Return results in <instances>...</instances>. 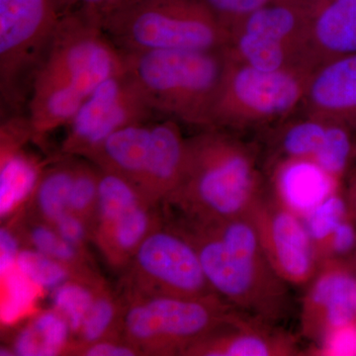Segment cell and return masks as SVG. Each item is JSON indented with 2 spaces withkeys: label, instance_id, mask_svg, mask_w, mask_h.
I'll list each match as a JSON object with an SVG mask.
<instances>
[{
  "label": "cell",
  "instance_id": "6da1fadb",
  "mask_svg": "<svg viewBox=\"0 0 356 356\" xmlns=\"http://www.w3.org/2000/svg\"><path fill=\"white\" fill-rule=\"evenodd\" d=\"M124 70L123 54L95 11H64L28 99L32 140L67 125L98 86Z\"/></svg>",
  "mask_w": 356,
  "mask_h": 356
},
{
  "label": "cell",
  "instance_id": "7a4b0ae2",
  "mask_svg": "<svg viewBox=\"0 0 356 356\" xmlns=\"http://www.w3.org/2000/svg\"><path fill=\"white\" fill-rule=\"evenodd\" d=\"M195 248L211 287L241 313L275 322L286 309L285 281L269 264L250 215L226 221L177 227Z\"/></svg>",
  "mask_w": 356,
  "mask_h": 356
},
{
  "label": "cell",
  "instance_id": "3957f363",
  "mask_svg": "<svg viewBox=\"0 0 356 356\" xmlns=\"http://www.w3.org/2000/svg\"><path fill=\"white\" fill-rule=\"evenodd\" d=\"M261 196L250 147L209 130L187 140L184 175L165 202L180 210L184 221L208 224L250 214Z\"/></svg>",
  "mask_w": 356,
  "mask_h": 356
},
{
  "label": "cell",
  "instance_id": "277c9868",
  "mask_svg": "<svg viewBox=\"0 0 356 356\" xmlns=\"http://www.w3.org/2000/svg\"><path fill=\"white\" fill-rule=\"evenodd\" d=\"M124 69L156 113L211 127L226 51H122Z\"/></svg>",
  "mask_w": 356,
  "mask_h": 356
},
{
  "label": "cell",
  "instance_id": "5b68a950",
  "mask_svg": "<svg viewBox=\"0 0 356 356\" xmlns=\"http://www.w3.org/2000/svg\"><path fill=\"white\" fill-rule=\"evenodd\" d=\"M121 51L226 50L229 31L202 0H126L102 19Z\"/></svg>",
  "mask_w": 356,
  "mask_h": 356
},
{
  "label": "cell",
  "instance_id": "8992f818",
  "mask_svg": "<svg viewBox=\"0 0 356 356\" xmlns=\"http://www.w3.org/2000/svg\"><path fill=\"white\" fill-rule=\"evenodd\" d=\"M238 313L222 300L127 294L120 332L140 355H185L240 318Z\"/></svg>",
  "mask_w": 356,
  "mask_h": 356
},
{
  "label": "cell",
  "instance_id": "52a82bcc",
  "mask_svg": "<svg viewBox=\"0 0 356 356\" xmlns=\"http://www.w3.org/2000/svg\"><path fill=\"white\" fill-rule=\"evenodd\" d=\"M313 70L303 65L262 70L228 56L211 127L248 128L291 114L303 105Z\"/></svg>",
  "mask_w": 356,
  "mask_h": 356
},
{
  "label": "cell",
  "instance_id": "ba28073f",
  "mask_svg": "<svg viewBox=\"0 0 356 356\" xmlns=\"http://www.w3.org/2000/svg\"><path fill=\"white\" fill-rule=\"evenodd\" d=\"M63 13L60 0H0V89L10 108L29 99Z\"/></svg>",
  "mask_w": 356,
  "mask_h": 356
},
{
  "label": "cell",
  "instance_id": "9c48e42d",
  "mask_svg": "<svg viewBox=\"0 0 356 356\" xmlns=\"http://www.w3.org/2000/svg\"><path fill=\"white\" fill-rule=\"evenodd\" d=\"M126 267L127 294L222 300L208 282L195 248L177 227L159 224Z\"/></svg>",
  "mask_w": 356,
  "mask_h": 356
},
{
  "label": "cell",
  "instance_id": "30bf717a",
  "mask_svg": "<svg viewBox=\"0 0 356 356\" xmlns=\"http://www.w3.org/2000/svg\"><path fill=\"white\" fill-rule=\"evenodd\" d=\"M309 6L310 0L266 4L229 29L225 51L229 58L262 70L308 67L303 51Z\"/></svg>",
  "mask_w": 356,
  "mask_h": 356
},
{
  "label": "cell",
  "instance_id": "8fae6325",
  "mask_svg": "<svg viewBox=\"0 0 356 356\" xmlns=\"http://www.w3.org/2000/svg\"><path fill=\"white\" fill-rule=\"evenodd\" d=\"M156 114L124 69L103 81L70 120L63 153L86 158L119 129Z\"/></svg>",
  "mask_w": 356,
  "mask_h": 356
},
{
  "label": "cell",
  "instance_id": "7c38bea8",
  "mask_svg": "<svg viewBox=\"0 0 356 356\" xmlns=\"http://www.w3.org/2000/svg\"><path fill=\"white\" fill-rule=\"evenodd\" d=\"M277 200H266L261 196L250 216L275 273L285 282L305 284L315 273L313 241L298 214Z\"/></svg>",
  "mask_w": 356,
  "mask_h": 356
},
{
  "label": "cell",
  "instance_id": "4fadbf2b",
  "mask_svg": "<svg viewBox=\"0 0 356 356\" xmlns=\"http://www.w3.org/2000/svg\"><path fill=\"white\" fill-rule=\"evenodd\" d=\"M304 332L323 339L329 332L356 323V274L330 264L312 285L303 312Z\"/></svg>",
  "mask_w": 356,
  "mask_h": 356
},
{
  "label": "cell",
  "instance_id": "5bb4252c",
  "mask_svg": "<svg viewBox=\"0 0 356 356\" xmlns=\"http://www.w3.org/2000/svg\"><path fill=\"white\" fill-rule=\"evenodd\" d=\"M356 54V0H310L304 62L315 70Z\"/></svg>",
  "mask_w": 356,
  "mask_h": 356
},
{
  "label": "cell",
  "instance_id": "9a60e30c",
  "mask_svg": "<svg viewBox=\"0 0 356 356\" xmlns=\"http://www.w3.org/2000/svg\"><path fill=\"white\" fill-rule=\"evenodd\" d=\"M1 161H0V216L13 215L32 197L44 170L33 156L22 149L32 140L27 118L11 117L2 122Z\"/></svg>",
  "mask_w": 356,
  "mask_h": 356
},
{
  "label": "cell",
  "instance_id": "2e32d148",
  "mask_svg": "<svg viewBox=\"0 0 356 356\" xmlns=\"http://www.w3.org/2000/svg\"><path fill=\"white\" fill-rule=\"evenodd\" d=\"M307 116L356 129V54L324 63L312 72L303 102Z\"/></svg>",
  "mask_w": 356,
  "mask_h": 356
},
{
  "label": "cell",
  "instance_id": "e0dca14e",
  "mask_svg": "<svg viewBox=\"0 0 356 356\" xmlns=\"http://www.w3.org/2000/svg\"><path fill=\"white\" fill-rule=\"evenodd\" d=\"M266 323L241 316L231 324L191 346L185 355L269 356L297 353L288 337L271 331Z\"/></svg>",
  "mask_w": 356,
  "mask_h": 356
},
{
  "label": "cell",
  "instance_id": "ac0fdd59",
  "mask_svg": "<svg viewBox=\"0 0 356 356\" xmlns=\"http://www.w3.org/2000/svg\"><path fill=\"white\" fill-rule=\"evenodd\" d=\"M187 156V140L172 121L153 124L149 165L138 189L149 203L165 202L179 184Z\"/></svg>",
  "mask_w": 356,
  "mask_h": 356
},
{
  "label": "cell",
  "instance_id": "d6986e66",
  "mask_svg": "<svg viewBox=\"0 0 356 356\" xmlns=\"http://www.w3.org/2000/svg\"><path fill=\"white\" fill-rule=\"evenodd\" d=\"M153 124H132L119 129L86 156L99 170L126 178L136 187L149 165Z\"/></svg>",
  "mask_w": 356,
  "mask_h": 356
},
{
  "label": "cell",
  "instance_id": "ffe728a7",
  "mask_svg": "<svg viewBox=\"0 0 356 356\" xmlns=\"http://www.w3.org/2000/svg\"><path fill=\"white\" fill-rule=\"evenodd\" d=\"M154 208L144 202L92 227L91 236L112 266H127L140 243L159 226Z\"/></svg>",
  "mask_w": 356,
  "mask_h": 356
},
{
  "label": "cell",
  "instance_id": "44dd1931",
  "mask_svg": "<svg viewBox=\"0 0 356 356\" xmlns=\"http://www.w3.org/2000/svg\"><path fill=\"white\" fill-rule=\"evenodd\" d=\"M337 182L309 159H285L275 172L278 199L296 214H308L336 192Z\"/></svg>",
  "mask_w": 356,
  "mask_h": 356
},
{
  "label": "cell",
  "instance_id": "7402d4cb",
  "mask_svg": "<svg viewBox=\"0 0 356 356\" xmlns=\"http://www.w3.org/2000/svg\"><path fill=\"white\" fill-rule=\"evenodd\" d=\"M72 336L69 323L51 308L37 314L18 332L10 350L13 355H58L67 351Z\"/></svg>",
  "mask_w": 356,
  "mask_h": 356
},
{
  "label": "cell",
  "instance_id": "603a6c76",
  "mask_svg": "<svg viewBox=\"0 0 356 356\" xmlns=\"http://www.w3.org/2000/svg\"><path fill=\"white\" fill-rule=\"evenodd\" d=\"M76 165L67 159L43 172L32 196L35 217L53 224L69 212Z\"/></svg>",
  "mask_w": 356,
  "mask_h": 356
},
{
  "label": "cell",
  "instance_id": "cb8c5ba5",
  "mask_svg": "<svg viewBox=\"0 0 356 356\" xmlns=\"http://www.w3.org/2000/svg\"><path fill=\"white\" fill-rule=\"evenodd\" d=\"M22 236L30 248L69 266L77 277H96L86 264L83 250L65 241L50 222L34 216L23 225Z\"/></svg>",
  "mask_w": 356,
  "mask_h": 356
},
{
  "label": "cell",
  "instance_id": "d4e9b609",
  "mask_svg": "<svg viewBox=\"0 0 356 356\" xmlns=\"http://www.w3.org/2000/svg\"><path fill=\"white\" fill-rule=\"evenodd\" d=\"M102 285L98 278L74 277L51 292L54 310L67 320L74 336L81 331Z\"/></svg>",
  "mask_w": 356,
  "mask_h": 356
},
{
  "label": "cell",
  "instance_id": "484cf974",
  "mask_svg": "<svg viewBox=\"0 0 356 356\" xmlns=\"http://www.w3.org/2000/svg\"><path fill=\"white\" fill-rule=\"evenodd\" d=\"M355 129L346 124L329 121L322 144L312 161L329 177L339 181L355 156Z\"/></svg>",
  "mask_w": 356,
  "mask_h": 356
},
{
  "label": "cell",
  "instance_id": "4316f807",
  "mask_svg": "<svg viewBox=\"0 0 356 356\" xmlns=\"http://www.w3.org/2000/svg\"><path fill=\"white\" fill-rule=\"evenodd\" d=\"M1 275V323L13 325L34 309L40 293L43 292L17 266Z\"/></svg>",
  "mask_w": 356,
  "mask_h": 356
},
{
  "label": "cell",
  "instance_id": "83f0119b",
  "mask_svg": "<svg viewBox=\"0 0 356 356\" xmlns=\"http://www.w3.org/2000/svg\"><path fill=\"white\" fill-rule=\"evenodd\" d=\"M122 311V306L102 284L96 293L81 331L77 334L79 346L115 337H112L114 332H120Z\"/></svg>",
  "mask_w": 356,
  "mask_h": 356
},
{
  "label": "cell",
  "instance_id": "f1b7e54d",
  "mask_svg": "<svg viewBox=\"0 0 356 356\" xmlns=\"http://www.w3.org/2000/svg\"><path fill=\"white\" fill-rule=\"evenodd\" d=\"M16 266L42 291H54L77 277L69 266L30 247L21 248Z\"/></svg>",
  "mask_w": 356,
  "mask_h": 356
},
{
  "label": "cell",
  "instance_id": "f546056e",
  "mask_svg": "<svg viewBox=\"0 0 356 356\" xmlns=\"http://www.w3.org/2000/svg\"><path fill=\"white\" fill-rule=\"evenodd\" d=\"M327 125L329 121L310 116L291 124L281 139L285 159H313L324 140Z\"/></svg>",
  "mask_w": 356,
  "mask_h": 356
},
{
  "label": "cell",
  "instance_id": "4dcf8cb0",
  "mask_svg": "<svg viewBox=\"0 0 356 356\" xmlns=\"http://www.w3.org/2000/svg\"><path fill=\"white\" fill-rule=\"evenodd\" d=\"M348 215V201L334 192L307 214L306 228L312 241L327 245L337 227ZM313 242V243H314Z\"/></svg>",
  "mask_w": 356,
  "mask_h": 356
},
{
  "label": "cell",
  "instance_id": "1f68e13d",
  "mask_svg": "<svg viewBox=\"0 0 356 356\" xmlns=\"http://www.w3.org/2000/svg\"><path fill=\"white\" fill-rule=\"evenodd\" d=\"M99 172L84 163H76L70 197V211L92 226L98 200Z\"/></svg>",
  "mask_w": 356,
  "mask_h": 356
},
{
  "label": "cell",
  "instance_id": "d6a6232c",
  "mask_svg": "<svg viewBox=\"0 0 356 356\" xmlns=\"http://www.w3.org/2000/svg\"><path fill=\"white\" fill-rule=\"evenodd\" d=\"M213 14L229 29L238 21L275 0H202Z\"/></svg>",
  "mask_w": 356,
  "mask_h": 356
},
{
  "label": "cell",
  "instance_id": "836d02e7",
  "mask_svg": "<svg viewBox=\"0 0 356 356\" xmlns=\"http://www.w3.org/2000/svg\"><path fill=\"white\" fill-rule=\"evenodd\" d=\"M51 225L65 241L81 250H83L88 238H91L90 224L70 211Z\"/></svg>",
  "mask_w": 356,
  "mask_h": 356
},
{
  "label": "cell",
  "instance_id": "e575fe53",
  "mask_svg": "<svg viewBox=\"0 0 356 356\" xmlns=\"http://www.w3.org/2000/svg\"><path fill=\"white\" fill-rule=\"evenodd\" d=\"M74 355L88 356H133L140 355V351L121 337H110L95 343L77 346L72 350Z\"/></svg>",
  "mask_w": 356,
  "mask_h": 356
},
{
  "label": "cell",
  "instance_id": "d590c367",
  "mask_svg": "<svg viewBox=\"0 0 356 356\" xmlns=\"http://www.w3.org/2000/svg\"><path fill=\"white\" fill-rule=\"evenodd\" d=\"M322 341L325 355H356V323L329 332Z\"/></svg>",
  "mask_w": 356,
  "mask_h": 356
},
{
  "label": "cell",
  "instance_id": "8d00e7d4",
  "mask_svg": "<svg viewBox=\"0 0 356 356\" xmlns=\"http://www.w3.org/2000/svg\"><path fill=\"white\" fill-rule=\"evenodd\" d=\"M330 252L337 255H346L356 248V229L353 222L343 220L327 243Z\"/></svg>",
  "mask_w": 356,
  "mask_h": 356
},
{
  "label": "cell",
  "instance_id": "74e56055",
  "mask_svg": "<svg viewBox=\"0 0 356 356\" xmlns=\"http://www.w3.org/2000/svg\"><path fill=\"white\" fill-rule=\"evenodd\" d=\"M20 238L13 229L1 228L0 231V273L16 267L21 250Z\"/></svg>",
  "mask_w": 356,
  "mask_h": 356
},
{
  "label": "cell",
  "instance_id": "f35d334b",
  "mask_svg": "<svg viewBox=\"0 0 356 356\" xmlns=\"http://www.w3.org/2000/svg\"><path fill=\"white\" fill-rule=\"evenodd\" d=\"M64 11L74 8H86L95 11L100 18L120 6L126 0H60Z\"/></svg>",
  "mask_w": 356,
  "mask_h": 356
},
{
  "label": "cell",
  "instance_id": "ab89813d",
  "mask_svg": "<svg viewBox=\"0 0 356 356\" xmlns=\"http://www.w3.org/2000/svg\"><path fill=\"white\" fill-rule=\"evenodd\" d=\"M348 213L356 219V177L351 182L350 195H348Z\"/></svg>",
  "mask_w": 356,
  "mask_h": 356
},
{
  "label": "cell",
  "instance_id": "60d3db41",
  "mask_svg": "<svg viewBox=\"0 0 356 356\" xmlns=\"http://www.w3.org/2000/svg\"><path fill=\"white\" fill-rule=\"evenodd\" d=\"M356 131V129L355 130ZM353 161H355V163H356V145H355V156H353Z\"/></svg>",
  "mask_w": 356,
  "mask_h": 356
}]
</instances>
